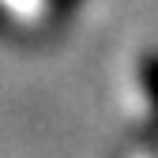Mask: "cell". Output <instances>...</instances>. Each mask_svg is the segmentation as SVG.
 <instances>
[{
    "label": "cell",
    "instance_id": "cell-1",
    "mask_svg": "<svg viewBox=\"0 0 158 158\" xmlns=\"http://www.w3.org/2000/svg\"><path fill=\"white\" fill-rule=\"evenodd\" d=\"M139 87H143L147 106H151V128L158 132V49L139 60Z\"/></svg>",
    "mask_w": 158,
    "mask_h": 158
},
{
    "label": "cell",
    "instance_id": "cell-2",
    "mask_svg": "<svg viewBox=\"0 0 158 158\" xmlns=\"http://www.w3.org/2000/svg\"><path fill=\"white\" fill-rule=\"evenodd\" d=\"M8 27V11H4V4H0V30Z\"/></svg>",
    "mask_w": 158,
    "mask_h": 158
}]
</instances>
